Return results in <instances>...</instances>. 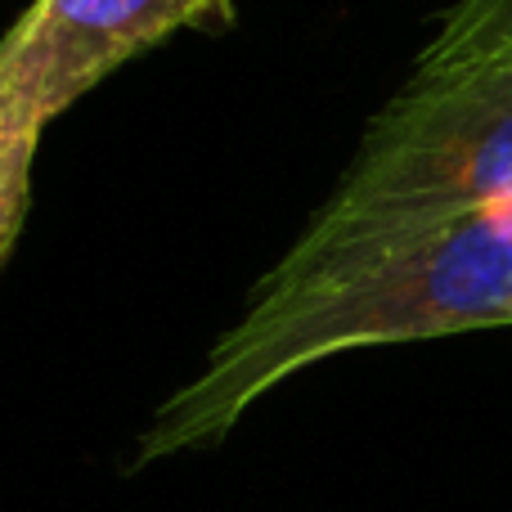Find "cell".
<instances>
[{
  "mask_svg": "<svg viewBox=\"0 0 512 512\" xmlns=\"http://www.w3.org/2000/svg\"><path fill=\"white\" fill-rule=\"evenodd\" d=\"M512 324V194L459 216L378 230H306L252 288L203 369L153 409L135 468L225 441L292 373L364 346Z\"/></svg>",
  "mask_w": 512,
  "mask_h": 512,
  "instance_id": "obj_1",
  "label": "cell"
},
{
  "mask_svg": "<svg viewBox=\"0 0 512 512\" xmlns=\"http://www.w3.org/2000/svg\"><path fill=\"white\" fill-rule=\"evenodd\" d=\"M512 194V54L418 59L306 230L459 216Z\"/></svg>",
  "mask_w": 512,
  "mask_h": 512,
  "instance_id": "obj_2",
  "label": "cell"
},
{
  "mask_svg": "<svg viewBox=\"0 0 512 512\" xmlns=\"http://www.w3.org/2000/svg\"><path fill=\"white\" fill-rule=\"evenodd\" d=\"M230 18V0H36L0 41V90L45 126L126 59Z\"/></svg>",
  "mask_w": 512,
  "mask_h": 512,
  "instance_id": "obj_3",
  "label": "cell"
},
{
  "mask_svg": "<svg viewBox=\"0 0 512 512\" xmlns=\"http://www.w3.org/2000/svg\"><path fill=\"white\" fill-rule=\"evenodd\" d=\"M41 131V117L27 113L9 90H0V261L14 248L27 203H32V162Z\"/></svg>",
  "mask_w": 512,
  "mask_h": 512,
  "instance_id": "obj_4",
  "label": "cell"
},
{
  "mask_svg": "<svg viewBox=\"0 0 512 512\" xmlns=\"http://www.w3.org/2000/svg\"><path fill=\"white\" fill-rule=\"evenodd\" d=\"M477 54H512V0H459L418 59H477Z\"/></svg>",
  "mask_w": 512,
  "mask_h": 512,
  "instance_id": "obj_5",
  "label": "cell"
}]
</instances>
